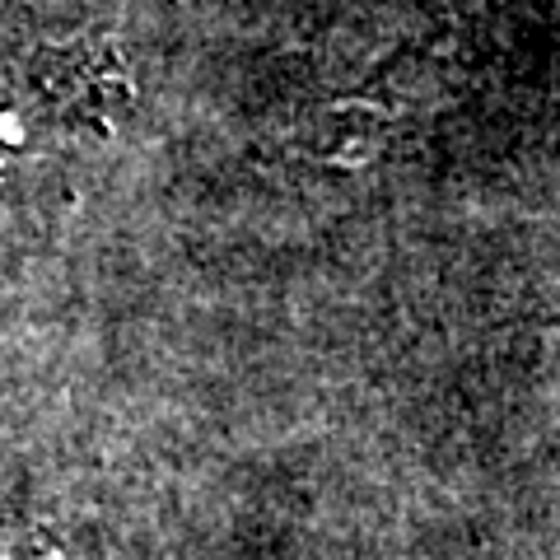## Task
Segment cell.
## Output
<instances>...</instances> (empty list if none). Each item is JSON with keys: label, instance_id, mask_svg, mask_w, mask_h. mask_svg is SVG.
Listing matches in <instances>:
<instances>
[{"label": "cell", "instance_id": "1", "mask_svg": "<svg viewBox=\"0 0 560 560\" xmlns=\"http://www.w3.org/2000/svg\"><path fill=\"white\" fill-rule=\"evenodd\" d=\"M127 75L108 43L80 38L0 66V183L57 140L108 127Z\"/></svg>", "mask_w": 560, "mask_h": 560}]
</instances>
